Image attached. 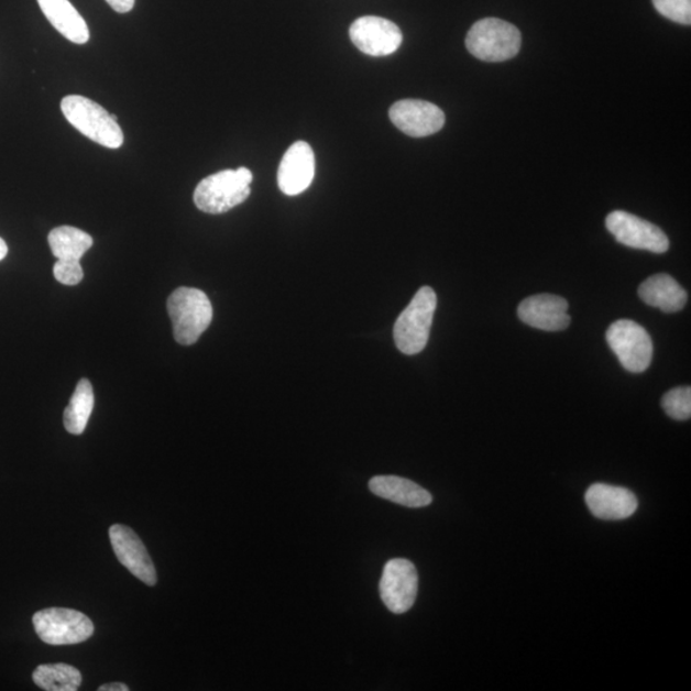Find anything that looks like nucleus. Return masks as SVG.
<instances>
[{
	"label": "nucleus",
	"instance_id": "1",
	"mask_svg": "<svg viewBox=\"0 0 691 691\" xmlns=\"http://www.w3.org/2000/svg\"><path fill=\"white\" fill-rule=\"evenodd\" d=\"M253 173L245 167L216 173L196 187L194 202L204 213L222 215L240 206L250 194Z\"/></svg>",
	"mask_w": 691,
	"mask_h": 691
},
{
	"label": "nucleus",
	"instance_id": "2",
	"mask_svg": "<svg viewBox=\"0 0 691 691\" xmlns=\"http://www.w3.org/2000/svg\"><path fill=\"white\" fill-rule=\"evenodd\" d=\"M173 336L179 344L190 346L200 339L213 320V306L198 288L179 287L167 303Z\"/></svg>",
	"mask_w": 691,
	"mask_h": 691
},
{
	"label": "nucleus",
	"instance_id": "3",
	"mask_svg": "<svg viewBox=\"0 0 691 691\" xmlns=\"http://www.w3.org/2000/svg\"><path fill=\"white\" fill-rule=\"evenodd\" d=\"M63 114L84 136L108 149H120L123 145V132L112 114L96 101L80 96L63 98Z\"/></svg>",
	"mask_w": 691,
	"mask_h": 691
},
{
	"label": "nucleus",
	"instance_id": "4",
	"mask_svg": "<svg viewBox=\"0 0 691 691\" xmlns=\"http://www.w3.org/2000/svg\"><path fill=\"white\" fill-rule=\"evenodd\" d=\"M437 309L434 288L421 287L396 320L394 337L397 349L405 355H416L426 349Z\"/></svg>",
	"mask_w": 691,
	"mask_h": 691
},
{
	"label": "nucleus",
	"instance_id": "5",
	"mask_svg": "<svg viewBox=\"0 0 691 691\" xmlns=\"http://www.w3.org/2000/svg\"><path fill=\"white\" fill-rule=\"evenodd\" d=\"M470 54L484 62H505L517 56L522 48L520 31L500 19H484L474 23L467 36Z\"/></svg>",
	"mask_w": 691,
	"mask_h": 691
},
{
	"label": "nucleus",
	"instance_id": "6",
	"mask_svg": "<svg viewBox=\"0 0 691 691\" xmlns=\"http://www.w3.org/2000/svg\"><path fill=\"white\" fill-rule=\"evenodd\" d=\"M34 629L50 646H74L91 638V619L76 610L46 608L36 612L33 617Z\"/></svg>",
	"mask_w": 691,
	"mask_h": 691
},
{
	"label": "nucleus",
	"instance_id": "7",
	"mask_svg": "<svg viewBox=\"0 0 691 691\" xmlns=\"http://www.w3.org/2000/svg\"><path fill=\"white\" fill-rule=\"evenodd\" d=\"M612 351L627 372H646L654 359V341L640 325L622 319L612 323L606 333Z\"/></svg>",
	"mask_w": 691,
	"mask_h": 691
},
{
	"label": "nucleus",
	"instance_id": "8",
	"mask_svg": "<svg viewBox=\"0 0 691 691\" xmlns=\"http://www.w3.org/2000/svg\"><path fill=\"white\" fill-rule=\"evenodd\" d=\"M419 575L415 564L405 559L386 563L380 584L381 599L392 614L403 615L418 596Z\"/></svg>",
	"mask_w": 691,
	"mask_h": 691
},
{
	"label": "nucleus",
	"instance_id": "9",
	"mask_svg": "<svg viewBox=\"0 0 691 691\" xmlns=\"http://www.w3.org/2000/svg\"><path fill=\"white\" fill-rule=\"evenodd\" d=\"M606 227L625 246L655 254H663L670 248L669 239L659 227L624 210L612 211L606 219Z\"/></svg>",
	"mask_w": 691,
	"mask_h": 691
},
{
	"label": "nucleus",
	"instance_id": "10",
	"mask_svg": "<svg viewBox=\"0 0 691 691\" xmlns=\"http://www.w3.org/2000/svg\"><path fill=\"white\" fill-rule=\"evenodd\" d=\"M350 37L360 52L372 57L391 56L403 44V33L396 23L376 15H365L353 22Z\"/></svg>",
	"mask_w": 691,
	"mask_h": 691
},
{
	"label": "nucleus",
	"instance_id": "11",
	"mask_svg": "<svg viewBox=\"0 0 691 691\" xmlns=\"http://www.w3.org/2000/svg\"><path fill=\"white\" fill-rule=\"evenodd\" d=\"M390 118L399 131L412 138L435 135L446 122L441 108L418 99L397 101L390 109Z\"/></svg>",
	"mask_w": 691,
	"mask_h": 691
},
{
	"label": "nucleus",
	"instance_id": "12",
	"mask_svg": "<svg viewBox=\"0 0 691 691\" xmlns=\"http://www.w3.org/2000/svg\"><path fill=\"white\" fill-rule=\"evenodd\" d=\"M114 555L133 577H136L149 586H154L158 577L143 541L129 526L114 524L109 529Z\"/></svg>",
	"mask_w": 691,
	"mask_h": 691
},
{
	"label": "nucleus",
	"instance_id": "13",
	"mask_svg": "<svg viewBox=\"0 0 691 691\" xmlns=\"http://www.w3.org/2000/svg\"><path fill=\"white\" fill-rule=\"evenodd\" d=\"M569 303L556 295L541 294L525 298L518 305V318L533 328L546 332H559L571 323Z\"/></svg>",
	"mask_w": 691,
	"mask_h": 691
},
{
	"label": "nucleus",
	"instance_id": "14",
	"mask_svg": "<svg viewBox=\"0 0 691 691\" xmlns=\"http://www.w3.org/2000/svg\"><path fill=\"white\" fill-rule=\"evenodd\" d=\"M316 176V156L311 146L305 141L290 145L278 168V186L281 191L295 196L308 190Z\"/></svg>",
	"mask_w": 691,
	"mask_h": 691
},
{
	"label": "nucleus",
	"instance_id": "15",
	"mask_svg": "<svg viewBox=\"0 0 691 691\" xmlns=\"http://www.w3.org/2000/svg\"><path fill=\"white\" fill-rule=\"evenodd\" d=\"M585 502L593 516L601 520L618 522L638 509V498L623 486L596 483L586 491Z\"/></svg>",
	"mask_w": 691,
	"mask_h": 691
},
{
	"label": "nucleus",
	"instance_id": "16",
	"mask_svg": "<svg viewBox=\"0 0 691 691\" xmlns=\"http://www.w3.org/2000/svg\"><path fill=\"white\" fill-rule=\"evenodd\" d=\"M369 490L375 496L410 508L426 507L434 501V497L427 490L408 481V479L396 475L374 476L369 482Z\"/></svg>",
	"mask_w": 691,
	"mask_h": 691
},
{
	"label": "nucleus",
	"instance_id": "17",
	"mask_svg": "<svg viewBox=\"0 0 691 691\" xmlns=\"http://www.w3.org/2000/svg\"><path fill=\"white\" fill-rule=\"evenodd\" d=\"M638 293L644 303L667 314L684 309L688 301L687 290L666 273L655 274L644 281Z\"/></svg>",
	"mask_w": 691,
	"mask_h": 691
},
{
	"label": "nucleus",
	"instance_id": "18",
	"mask_svg": "<svg viewBox=\"0 0 691 691\" xmlns=\"http://www.w3.org/2000/svg\"><path fill=\"white\" fill-rule=\"evenodd\" d=\"M42 11L59 34L78 45L90 41L88 23L68 0H37Z\"/></svg>",
	"mask_w": 691,
	"mask_h": 691
},
{
	"label": "nucleus",
	"instance_id": "19",
	"mask_svg": "<svg viewBox=\"0 0 691 691\" xmlns=\"http://www.w3.org/2000/svg\"><path fill=\"white\" fill-rule=\"evenodd\" d=\"M48 242L53 255L63 262H80L94 243L89 233L70 226L54 229L48 235Z\"/></svg>",
	"mask_w": 691,
	"mask_h": 691
},
{
	"label": "nucleus",
	"instance_id": "20",
	"mask_svg": "<svg viewBox=\"0 0 691 691\" xmlns=\"http://www.w3.org/2000/svg\"><path fill=\"white\" fill-rule=\"evenodd\" d=\"M96 396L89 380H81L77 383L76 390L63 415V423L70 435L80 436L84 434L92 413Z\"/></svg>",
	"mask_w": 691,
	"mask_h": 691
},
{
	"label": "nucleus",
	"instance_id": "21",
	"mask_svg": "<svg viewBox=\"0 0 691 691\" xmlns=\"http://www.w3.org/2000/svg\"><path fill=\"white\" fill-rule=\"evenodd\" d=\"M36 687L46 691H76L83 682L81 672L66 663L42 665L33 673Z\"/></svg>",
	"mask_w": 691,
	"mask_h": 691
},
{
	"label": "nucleus",
	"instance_id": "22",
	"mask_svg": "<svg viewBox=\"0 0 691 691\" xmlns=\"http://www.w3.org/2000/svg\"><path fill=\"white\" fill-rule=\"evenodd\" d=\"M662 407L667 415L674 420H689L691 416L690 387L673 388L662 398Z\"/></svg>",
	"mask_w": 691,
	"mask_h": 691
},
{
	"label": "nucleus",
	"instance_id": "23",
	"mask_svg": "<svg viewBox=\"0 0 691 691\" xmlns=\"http://www.w3.org/2000/svg\"><path fill=\"white\" fill-rule=\"evenodd\" d=\"M654 6L663 18L681 25H690L691 0H654Z\"/></svg>",
	"mask_w": 691,
	"mask_h": 691
},
{
	"label": "nucleus",
	"instance_id": "24",
	"mask_svg": "<svg viewBox=\"0 0 691 691\" xmlns=\"http://www.w3.org/2000/svg\"><path fill=\"white\" fill-rule=\"evenodd\" d=\"M54 278L59 284L66 286H76L84 279V271L80 262H63L57 261L54 264Z\"/></svg>",
	"mask_w": 691,
	"mask_h": 691
},
{
	"label": "nucleus",
	"instance_id": "25",
	"mask_svg": "<svg viewBox=\"0 0 691 691\" xmlns=\"http://www.w3.org/2000/svg\"><path fill=\"white\" fill-rule=\"evenodd\" d=\"M118 13H129L135 6V0H106Z\"/></svg>",
	"mask_w": 691,
	"mask_h": 691
},
{
	"label": "nucleus",
	"instance_id": "26",
	"mask_svg": "<svg viewBox=\"0 0 691 691\" xmlns=\"http://www.w3.org/2000/svg\"><path fill=\"white\" fill-rule=\"evenodd\" d=\"M130 688L122 682H111V684L101 685L99 691H129Z\"/></svg>",
	"mask_w": 691,
	"mask_h": 691
},
{
	"label": "nucleus",
	"instance_id": "27",
	"mask_svg": "<svg viewBox=\"0 0 691 691\" xmlns=\"http://www.w3.org/2000/svg\"><path fill=\"white\" fill-rule=\"evenodd\" d=\"M7 254H8L7 243L2 238H0V261H3Z\"/></svg>",
	"mask_w": 691,
	"mask_h": 691
},
{
	"label": "nucleus",
	"instance_id": "28",
	"mask_svg": "<svg viewBox=\"0 0 691 691\" xmlns=\"http://www.w3.org/2000/svg\"><path fill=\"white\" fill-rule=\"evenodd\" d=\"M112 118H113L114 121L118 120V117L116 114H112Z\"/></svg>",
	"mask_w": 691,
	"mask_h": 691
}]
</instances>
